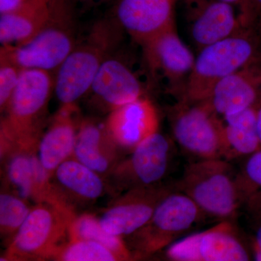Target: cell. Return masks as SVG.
I'll use <instances>...</instances> for the list:
<instances>
[{
	"label": "cell",
	"mask_w": 261,
	"mask_h": 261,
	"mask_svg": "<svg viewBox=\"0 0 261 261\" xmlns=\"http://www.w3.org/2000/svg\"><path fill=\"white\" fill-rule=\"evenodd\" d=\"M54 84L49 72L23 70L2 121V152L37 149Z\"/></svg>",
	"instance_id": "6da1fadb"
},
{
	"label": "cell",
	"mask_w": 261,
	"mask_h": 261,
	"mask_svg": "<svg viewBox=\"0 0 261 261\" xmlns=\"http://www.w3.org/2000/svg\"><path fill=\"white\" fill-rule=\"evenodd\" d=\"M258 63H261V36L255 29L243 25L232 35L200 49L180 100L193 103L205 100L221 80Z\"/></svg>",
	"instance_id": "7a4b0ae2"
},
{
	"label": "cell",
	"mask_w": 261,
	"mask_h": 261,
	"mask_svg": "<svg viewBox=\"0 0 261 261\" xmlns=\"http://www.w3.org/2000/svg\"><path fill=\"white\" fill-rule=\"evenodd\" d=\"M75 0H51L50 15L44 28L27 44L1 46L0 53L20 69L58 71L77 45Z\"/></svg>",
	"instance_id": "3957f363"
},
{
	"label": "cell",
	"mask_w": 261,
	"mask_h": 261,
	"mask_svg": "<svg viewBox=\"0 0 261 261\" xmlns=\"http://www.w3.org/2000/svg\"><path fill=\"white\" fill-rule=\"evenodd\" d=\"M122 29L116 18L97 22L87 40L77 44L58 68L54 92L61 106L76 105L89 94L98 70L108 58L113 39H118Z\"/></svg>",
	"instance_id": "277c9868"
},
{
	"label": "cell",
	"mask_w": 261,
	"mask_h": 261,
	"mask_svg": "<svg viewBox=\"0 0 261 261\" xmlns=\"http://www.w3.org/2000/svg\"><path fill=\"white\" fill-rule=\"evenodd\" d=\"M229 163L217 159L190 163L175 188L190 197L205 215L221 221H233L242 201L237 173Z\"/></svg>",
	"instance_id": "5b68a950"
},
{
	"label": "cell",
	"mask_w": 261,
	"mask_h": 261,
	"mask_svg": "<svg viewBox=\"0 0 261 261\" xmlns=\"http://www.w3.org/2000/svg\"><path fill=\"white\" fill-rule=\"evenodd\" d=\"M204 215L190 197L173 190L160 202L148 223L132 234L129 250L134 260H146L166 250L201 221Z\"/></svg>",
	"instance_id": "8992f818"
},
{
	"label": "cell",
	"mask_w": 261,
	"mask_h": 261,
	"mask_svg": "<svg viewBox=\"0 0 261 261\" xmlns=\"http://www.w3.org/2000/svg\"><path fill=\"white\" fill-rule=\"evenodd\" d=\"M170 121L175 140L196 161L223 159L221 120L207 103L180 100L171 110Z\"/></svg>",
	"instance_id": "52a82bcc"
},
{
	"label": "cell",
	"mask_w": 261,
	"mask_h": 261,
	"mask_svg": "<svg viewBox=\"0 0 261 261\" xmlns=\"http://www.w3.org/2000/svg\"><path fill=\"white\" fill-rule=\"evenodd\" d=\"M69 221L68 212L59 204L39 202L31 210L8 250L39 260L55 257L69 234L73 221Z\"/></svg>",
	"instance_id": "ba28073f"
},
{
	"label": "cell",
	"mask_w": 261,
	"mask_h": 261,
	"mask_svg": "<svg viewBox=\"0 0 261 261\" xmlns=\"http://www.w3.org/2000/svg\"><path fill=\"white\" fill-rule=\"evenodd\" d=\"M166 261H251L233 221L179 239L165 250Z\"/></svg>",
	"instance_id": "9c48e42d"
},
{
	"label": "cell",
	"mask_w": 261,
	"mask_h": 261,
	"mask_svg": "<svg viewBox=\"0 0 261 261\" xmlns=\"http://www.w3.org/2000/svg\"><path fill=\"white\" fill-rule=\"evenodd\" d=\"M145 61L154 77L167 82L170 89L183 95L195 58L173 25L142 45Z\"/></svg>",
	"instance_id": "30bf717a"
},
{
	"label": "cell",
	"mask_w": 261,
	"mask_h": 261,
	"mask_svg": "<svg viewBox=\"0 0 261 261\" xmlns=\"http://www.w3.org/2000/svg\"><path fill=\"white\" fill-rule=\"evenodd\" d=\"M175 186L132 189L119 202L108 209L99 219L105 231L122 238L137 232L148 223L156 207Z\"/></svg>",
	"instance_id": "8fae6325"
},
{
	"label": "cell",
	"mask_w": 261,
	"mask_h": 261,
	"mask_svg": "<svg viewBox=\"0 0 261 261\" xmlns=\"http://www.w3.org/2000/svg\"><path fill=\"white\" fill-rule=\"evenodd\" d=\"M192 40L199 50L243 27L234 8L221 0H184Z\"/></svg>",
	"instance_id": "7c38bea8"
},
{
	"label": "cell",
	"mask_w": 261,
	"mask_h": 261,
	"mask_svg": "<svg viewBox=\"0 0 261 261\" xmlns=\"http://www.w3.org/2000/svg\"><path fill=\"white\" fill-rule=\"evenodd\" d=\"M172 0H118L114 17L141 46L175 25Z\"/></svg>",
	"instance_id": "4fadbf2b"
},
{
	"label": "cell",
	"mask_w": 261,
	"mask_h": 261,
	"mask_svg": "<svg viewBox=\"0 0 261 261\" xmlns=\"http://www.w3.org/2000/svg\"><path fill=\"white\" fill-rule=\"evenodd\" d=\"M87 96L94 106L111 113L144 97V89L128 65L108 57L98 70Z\"/></svg>",
	"instance_id": "5bb4252c"
},
{
	"label": "cell",
	"mask_w": 261,
	"mask_h": 261,
	"mask_svg": "<svg viewBox=\"0 0 261 261\" xmlns=\"http://www.w3.org/2000/svg\"><path fill=\"white\" fill-rule=\"evenodd\" d=\"M260 99L261 63H258L221 80L204 102L223 118L256 106Z\"/></svg>",
	"instance_id": "9a60e30c"
},
{
	"label": "cell",
	"mask_w": 261,
	"mask_h": 261,
	"mask_svg": "<svg viewBox=\"0 0 261 261\" xmlns=\"http://www.w3.org/2000/svg\"><path fill=\"white\" fill-rule=\"evenodd\" d=\"M171 155V142L158 132L132 150L122 166V175L132 189L156 186L166 176Z\"/></svg>",
	"instance_id": "2e32d148"
},
{
	"label": "cell",
	"mask_w": 261,
	"mask_h": 261,
	"mask_svg": "<svg viewBox=\"0 0 261 261\" xmlns=\"http://www.w3.org/2000/svg\"><path fill=\"white\" fill-rule=\"evenodd\" d=\"M105 123L118 147L133 150L157 133L159 118L153 103L144 96L110 113Z\"/></svg>",
	"instance_id": "e0dca14e"
},
{
	"label": "cell",
	"mask_w": 261,
	"mask_h": 261,
	"mask_svg": "<svg viewBox=\"0 0 261 261\" xmlns=\"http://www.w3.org/2000/svg\"><path fill=\"white\" fill-rule=\"evenodd\" d=\"M76 105L61 106L49 128L41 137L37 155L44 168L51 175L60 165L74 152L81 123Z\"/></svg>",
	"instance_id": "ac0fdd59"
},
{
	"label": "cell",
	"mask_w": 261,
	"mask_h": 261,
	"mask_svg": "<svg viewBox=\"0 0 261 261\" xmlns=\"http://www.w3.org/2000/svg\"><path fill=\"white\" fill-rule=\"evenodd\" d=\"M32 149H17L9 152L7 176L19 197L39 202L58 204L49 185V172Z\"/></svg>",
	"instance_id": "d6986e66"
},
{
	"label": "cell",
	"mask_w": 261,
	"mask_h": 261,
	"mask_svg": "<svg viewBox=\"0 0 261 261\" xmlns=\"http://www.w3.org/2000/svg\"><path fill=\"white\" fill-rule=\"evenodd\" d=\"M118 147L108 133L106 123L89 120L81 123L73 156L100 174L111 168Z\"/></svg>",
	"instance_id": "ffe728a7"
},
{
	"label": "cell",
	"mask_w": 261,
	"mask_h": 261,
	"mask_svg": "<svg viewBox=\"0 0 261 261\" xmlns=\"http://www.w3.org/2000/svg\"><path fill=\"white\" fill-rule=\"evenodd\" d=\"M221 120L223 159L230 162L260 150L257 126V105Z\"/></svg>",
	"instance_id": "44dd1931"
},
{
	"label": "cell",
	"mask_w": 261,
	"mask_h": 261,
	"mask_svg": "<svg viewBox=\"0 0 261 261\" xmlns=\"http://www.w3.org/2000/svg\"><path fill=\"white\" fill-rule=\"evenodd\" d=\"M51 2L0 15L1 45L20 46L32 40L47 23Z\"/></svg>",
	"instance_id": "7402d4cb"
},
{
	"label": "cell",
	"mask_w": 261,
	"mask_h": 261,
	"mask_svg": "<svg viewBox=\"0 0 261 261\" xmlns=\"http://www.w3.org/2000/svg\"><path fill=\"white\" fill-rule=\"evenodd\" d=\"M55 173L61 186L84 200H96L104 191V184L99 173L75 158L64 161Z\"/></svg>",
	"instance_id": "603a6c76"
},
{
	"label": "cell",
	"mask_w": 261,
	"mask_h": 261,
	"mask_svg": "<svg viewBox=\"0 0 261 261\" xmlns=\"http://www.w3.org/2000/svg\"><path fill=\"white\" fill-rule=\"evenodd\" d=\"M69 236L70 240H86L100 244L123 258L135 260L128 245L121 238L113 236L105 231L99 219L90 215H84L73 220L70 226Z\"/></svg>",
	"instance_id": "cb8c5ba5"
},
{
	"label": "cell",
	"mask_w": 261,
	"mask_h": 261,
	"mask_svg": "<svg viewBox=\"0 0 261 261\" xmlns=\"http://www.w3.org/2000/svg\"><path fill=\"white\" fill-rule=\"evenodd\" d=\"M55 257L59 261H135L123 258L100 244L86 240H70Z\"/></svg>",
	"instance_id": "d4e9b609"
},
{
	"label": "cell",
	"mask_w": 261,
	"mask_h": 261,
	"mask_svg": "<svg viewBox=\"0 0 261 261\" xmlns=\"http://www.w3.org/2000/svg\"><path fill=\"white\" fill-rule=\"evenodd\" d=\"M30 209L21 197L10 193L0 195V228L4 236H13L28 217Z\"/></svg>",
	"instance_id": "484cf974"
},
{
	"label": "cell",
	"mask_w": 261,
	"mask_h": 261,
	"mask_svg": "<svg viewBox=\"0 0 261 261\" xmlns=\"http://www.w3.org/2000/svg\"><path fill=\"white\" fill-rule=\"evenodd\" d=\"M237 185L242 204L252 195L255 187L261 188V149L252 154L242 171L237 172Z\"/></svg>",
	"instance_id": "4316f807"
},
{
	"label": "cell",
	"mask_w": 261,
	"mask_h": 261,
	"mask_svg": "<svg viewBox=\"0 0 261 261\" xmlns=\"http://www.w3.org/2000/svg\"><path fill=\"white\" fill-rule=\"evenodd\" d=\"M23 70L0 53V109L5 112L18 86Z\"/></svg>",
	"instance_id": "83f0119b"
},
{
	"label": "cell",
	"mask_w": 261,
	"mask_h": 261,
	"mask_svg": "<svg viewBox=\"0 0 261 261\" xmlns=\"http://www.w3.org/2000/svg\"><path fill=\"white\" fill-rule=\"evenodd\" d=\"M51 0H0V15L13 13L36 5L47 4Z\"/></svg>",
	"instance_id": "f1b7e54d"
},
{
	"label": "cell",
	"mask_w": 261,
	"mask_h": 261,
	"mask_svg": "<svg viewBox=\"0 0 261 261\" xmlns=\"http://www.w3.org/2000/svg\"><path fill=\"white\" fill-rule=\"evenodd\" d=\"M225 3L238 8L240 21L244 27H248L250 18V0H221Z\"/></svg>",
	"instance_id": "f546056e"
},
{
	"label": "cell",
	"mask_w": 261,
	"mask_h": 261,
	"mask_svg": "<svg viewBox=\"0 0 261 261\" xmlns=\"http://www.w3.org/2000/svg\"><path fill=\"white\" fill-rule=\"evenodd\" d=\"M249 27L255 29L261 36V0H250Z\"/></svg>",
	"instance_id": "4dcf8cb0"
},
{
	"label": "cell",
	"mask_w": 261,
	"mask_h": 261,
	"mask_svg": "<svg viewBox=\"0 0 261 261\" xmlns=\"http://www.w3.org/2000/svg\"><path fill=\"white\" fill-rule=\"evenodd\" d=\"M45 260H39V259L32 258V257L20 255L17 252L8 250L5 254L0 257V261H43Z\"/></svg>",
	"instance_id": "1f68e13d"
},
{
	"label": "cell",
	"mask_w": 261,
	"mask_h": 261,
	"mask_svg": "<svg viewBox=\"0 0 261 261\" xmlns=\"http://www.w3.org/2000/svg\"><path fill=\"white\" fill-rule=\"evenodd\" d=\"M257 126L261 145V99L257 105Z\"/></svg>",
	"instance_id": "d6a6232c"
},
{
	"label": "cell",
	"mask_w": 261,
	"mask_h": 261,
	"mask_svg": "<svg viewBox=\"0 0 261 261\" xmlns=\"http://www.w3.org/2000/svg\"><path fill=\"white\" fill-rule=\"evenodd\" d=\"M253 247L261 252V226L257 229Z\"/></svg>",
	"instance_id": "836d02e7"
},
{
	"label": "cell",
	"mask_w": 261,
	"mask_h": 261,
	"mask_svg": "<svg viewBox=\"0 0 261 261\" xmlns=\"http://www.w3.org/2000/svg\"><path fill=\"white\" fill-rule=\"evenodd\" d=\"M75 1L80 2L83 5H90L97 4V3H102L103 2L107 1V0H75Z\"/></svg>",
	"instance_id": "e575fe53"
},
{
	"label": "cell",
	"mask_w": 261,
	"mask_h": 261,
	"mask_svg": "<svg viewBox=\"0 0 261 261\" xmlns=\"http://www.w3.org/2000/svg\"><path fill=\"white\" fill-rule=\"evenodd\" d=\"M254 250V261H261V252L257 249L253 247Z\"/></svg>",
	"instance_id": "d590c367"
},
{
	"label": "cell",
	"mask_w": 261,
	"mask_h": 261,
	"mask_svg": "<svg viewBox=\"0 0 261 261\" xmlns=\"http://www.w3.org/2000/svg\"><path fill=\"white\" fill-rule=\"evenodd\" d=\"M137 261H149V259H146V260H137Z\"/></svg>",
	"instance_id": "8d00e7d4"
},
{
	"label": "cell",
	"mask_w": 261,
	"mask_h": 261,
	"mask_svg": "<svg viewBox=\"0 0 261 261\" xmlns=\"http://www.w3.org/2000/svg\"><path fill=\"white\" fill-rule=\"evenodd\" d=\"M173 3H176V2L177 1V0H172Z\"/></svg>",
	"instance_id": "74e56055"
},
{
	"label": "cell",
	"mask_w": 261,
	"mask_h": 261,
	"mask_svg": "<svg viewBox=\"0 0 261 261\" xmlns=\"http://www.w3.org/2000/svg\"><path fill=\"white\" fill-rule=\"evenodd\" d=\"M43 261H46V260H43ZM51 261H59V260H57V259H56V260H51Z\"/></svg>",
	"instance_id": "f35d334b"
}]
</instances>
